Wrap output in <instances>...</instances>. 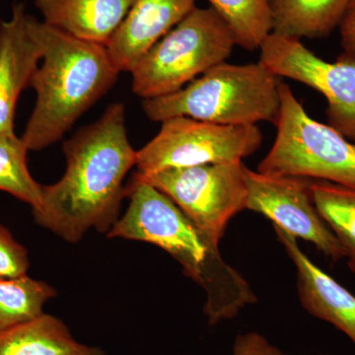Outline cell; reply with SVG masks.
I'll return each mask as SVG.
<instances>
[{
    "label": "cell",
    "mask_w": 355,
    "mask_h": 355,
    "mask_svg": "<svg viewBox=\"0 0 355 355\" xmlns=\"http://www.w3.org/2000/svg\"><path fill=\"white\" fill-rule=\"evenodd\" d=\"M67 170L60 181L43 186L35 221L69 243L91 229L108 233L119 220L127 196L125 176L137 163L121 103L107 108L94 123L81 128L62 146Z\"/></svg>",
    "instance_id": "6da1fadb"
},
{
    "label": "cell",
    "mask_w": 355,
    "mask_h": 355,
    "mask_svg": "<svg viewBox=\"0 0 355 355\" xmlns=\"http://www.w3.org/2000/svg\"><path fill=\"white\" fill-rule=\"evenodd\" d=\"M130 205L107 235L146 242L164 250L207 294L205 314L210 324L230 320L257 297L246 279L222 258L219 242L203 232L169 198L133 176Z\"/></svg>",
    "instance_id": "7a4b0ae2"
},
{
    "label": "cell",
    "mask_w": 355,
    "mask_h": 355,
    "mask_svg": "<svg viewBox=\"0 0 355 355\" xmlns=\"http://www.w3.org/2000/svg\"><path fill=\"white\" fill-rule=\"evenodd\" d=\"M42 51V64L30 87L36 91L34 111L21 137L28 150L55 144L116 83L119 71L106 46L81 41L28 16Z\"/></svg>",
    "instance_id": "3957f363"
},
{
    "label": "cell",
    "mask_w": 355,
    "mask_h": 355,
    "mask_svg": "<svg viewBox=\"0 0 355 355\" xmlns=\"http://www.w3.org/2000/svg\"><path fill=\"white\" fill-rule=\"evenodd\" d=\"M282 80L263 62L212 67L177 92L142 100L150 121L174 116L226 125L277 123L280 111Z\"/></svg>",
    "instance_id": "277c9868"
},
{
    "label": "cell",
    "mask_w": 355,
    "mask_h": 355,
    "mask_svg": "<svg viewBox=\"0 0 355 355\" xmlns=\"http://www.w3.org/2000/svg\"><path fill=\"white\" fill-rule=\"evenodd\" d=\"M234 35L211 7H195L130 72L132 91L142 100L177 92L212 67L227 62Z\"/></svg>",
    "instance_id": "5b68a950"
},
{
    "label": "cell",
    "mask_w": 355,
    "mask_h": 355,
    "mask_svg": "<svg viewBox=\"0 0 355 355\" xmlns=\"http://www.w3.org/2000/svg\"><path fill=\"white\" fill-rule=\"evenodd\" d=\"M279 92L277 137L258 172L355 188L354 142L310 116L287 84L280 83Z\"/></svg>",
    "instance_id": "8992f818"
},
{
    "label": "cell",
    "mask_w": 355,
    "mask_h": 355,
    "mask_svg": "<svg viewBox=\"0 0 355 355\" xmlns=\"http://www.w3.org/2000/svg\"><path fill=\"white\" fill-rule=\"evenodd\" d=\"M263 144L258 125H226L174 116L137 151V174L149 175L172 168L241 162Z\"/></svg>",
    "instance_id": "52a82bcc"
},
{
    "label": "cell",
    "mask_w": 355,
    "mask_h": 355,
    "mask_svg": "<svg viewBox=\"0 0 355 355\" xmlns=\"http://www.w3.org/2000/svg\"><path fill=\"white\" fill-rule=\"evenodd\" d=\"M247 169L243 162L172 168L135 176L170 198L212 239L220 241L229 221L246 209Z\"/></svg>",
    "instance_id": "ba28073f"
},
{
    "label": "cell",
    "mask_w": 355,
    "mask_h": 355,
    "mask_svg": "<svg viewBox=\"0 0 355 355\" xmlns=\"http://www.w3.org/2000/svg\"><path fill=\"white\" fill-rule=\"evenodd\" d=\"M260 62L279 78L292 79L326 98L329 125L355 144V60L340 55L327 62L301 40L268 35L261 44Z\"/></svg>",
    "instance_id": "9c48e42d"
},
{
    "label": "cell",
    "mask_w": 355,
    "mask_h": 355,
    "mask_svg": "<svg viewBox=\"0 0 355 355\" xmlns=\"http://www.w3.org/2000/svg\"><path fill=\"white\" fill-rule=\"evenodd\" d=\"M313 180L273 176L247 169L246 209L263 214L273 225L312 243L331 261L347 258L345 249L320 216L311 193Z\"/></svg>",
    "instance_id": "30bf717a"
},
{
    "label": "cell",
    "mask_w": 355,
    "mask_h": 355,
    "mask_svg": "<svg viewBox=\"0 0 355 355\" xmlns=\"http://www.w3.org/2000/svg\"><path fill=\"white\" fill-rule=\"evenodd\" d=\"M197 0H135L106 44L119 71L132 72L144 55L193 10Z\"/></svg>",
    "instance_id": "8fae6325"
},
{
    "label": "cell",
    "mask_w": 355,
    "mask_h": 355,
    "mask_svg": "<svg viewBox=\"0 0 355 355\" xmlns=\"http://www.w3.org/2000/svg\"><path fill=\"white\" fill-rule=\"evenodd\" d=\"M273 228L296 266L302 307L312 316L333 324L355 345V295L315 265L299 247L297 238L279 226Z\"/></svg>",
    "instance_id": "7c38bea8"
},
{
    "label": "cell",
    "mask_w": 355,
    "mask_h": 355,
    "mask_svg": "<svg viewBox=\"0 0 355 355\" xmlns=\"http://www.w3.org/2000/svg\"><path fill=\"white\" fill-rule=\"evenodd\" d=\"M24 6L13 7L10 19L0 23V135L14 132L18 98L30 85L42 51L28 25Z\"/></svg>",
    "instance_id": "4fadbf2b"
},
{
    "label": "cell",
    "mask_w": 355,
    "mask_h": 355,
    "mask_svg": "<svg viewBox=\"0 0 355 355\" xmlns=\"http://www.w3.org/2000/svg\"><path fill=\"white\" fill-rule=\"evenodd\" d=\"M135 0H35L46 24L81 41L106 46Z\"/></svg>",
    "instance_id": "5bb4252c"
},
{
    "label": "cell",
    "mask_w": 355,
    "mask_h": 355,
    "mask_svg": "<svg viewBox=\"0 0 355 355\" xmlns=\"http://www.w3.org/2000/svg\"><path fill=\"white\" fill-rule=\"evenodd\" d=\"M354 0H270L272 32L301 40L326 38L340 28Z\"/></svg>",
    "instance_id": "9a60e30c"
},
{
    "label": "cell",
    "mask_w": 355,
    "mask_h": 355,
    "mask_svg": "<svg viewBox=\"0 0 355 355\" xmlns=\"http://www.w3.org/2000/svg\"><path fill=\"white\" fill-rule=\"evenodd\" d=\"M0 355H106L104 350L79 343L67 324L42 314L0 334Z\"/></svg>",
    "instance_id": "2e32d148"
},
{
    "label": "cell",
    "mask_w": 355,
    "mask_h": 355,
    "mask_svg": "<svg viewBox=\"0 0 355 355\" xmlns=\"http://www.w3.org/2000/svg\"><path fill=\"white\" fill-rule=\"evenodd\" d=\"M311 193L320 216L347 254L355 273V188L313 180Z\"/></svg>",
    "instance_id": "e0dca14e"
},
{
    "label": "cell",
    "mask_w": 355,
    "mask_h": 355,
    "mask_svg": "<svg viewBox=\"0 0 355 355\" xmlns=\"http://www.w3.org/2000/svg\"><path fill=\"white\" fill-rule=\"evenodd\" d=\"M55 295L50 284L27 275L0 279V334L41 316L44 304Z\"/></svg>",
    "instance_id": "ac0fdd59"
},
{
    "label": "cell",
    "mask_w": 355,
    "mask_h": 355,
    "mask_svg": "<svg viewBox=\"0 0 355 355\" xmlns=\"http://www.w3.org/2000/svg\"><path fill=\"white\" fill-rule=\"evenodd\" d=\"M210 7L225 21L236 44L256 51L272 32L270 0H207Z\"/></svg>",
    "instance_id": "d6986e66"
},
{
    "label": "cell",
    "mask_w": 355,
    "mask_h": 355,
    "mask_svg": "<svg viewBox=\"0 0 355 355\" xmlns=\"http://www.w3.org/2000/svg\"><path fill=\"white\" fill-rule=\"evenodd\" d=\"M28 151L24 141L15 133L0 135V191L36 209L42 202L43 186L28 169Z\"/></svg>",
    "instance_id": "ffe728a7"
},
{
    "label": "cell",
    "mask_w": 355,
    "mask_h": 355,
    "mask_svg": "<svg viewBox=\"0 0 355 355\" xmlns=\"http://www.w3.org/2000/svg\"><path fill=\"white\" fill-rule=\"evenodd\" d=\"M29 266L26 248L0 224V279L22 277L27 275Z\"/></svg>",
    "instance_id": "44dd1931"
},
{
    "label": "cell",
    "mask_w": 355,
    "mask_h": 355,
    "mask_svg": "<svg viewBox=\"0 0 355 355\" xmlns=\"http://www.w3.org/2000/svg\"><path fill=\"white\" fill-rule=\"evenodd\" d=\"M232 355H289L272 345L256 331L241 334L236 338Z\"/></svg>",
    "instance_id": "7402d4cb"
},
{
    "label": "cell",
    "mask_w": 355,
    "mask_h": 355,
    "mask_svg": "<svg viewBox=\"0 0 355 355\" xmlns=\"http://www.w3.org/2000/svg\"><path fill=\"white\" fill-rule=\"evenodd\" d=\"M338 30L343 48L340 55L355 60V0Z\"/></svg>",
    "instance_id": "603a6c76"
}]
</instances>
